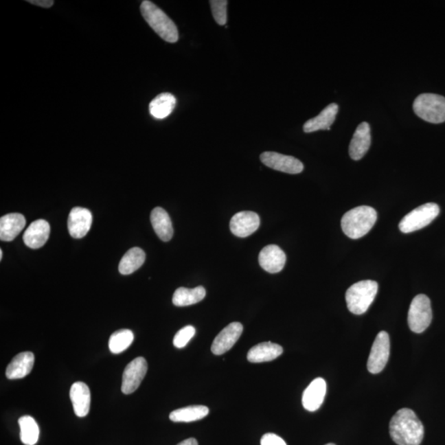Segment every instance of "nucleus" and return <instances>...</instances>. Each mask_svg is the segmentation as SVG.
<instances>
[{
	"instance_id": "obj_1",
	"label": "nucleus",
	"mask_w": 445,
	"mask_h": 445,
	"mask_svg": "<svg viewBox=\"0 0 445 445\" xmlns=\"http://www.w3.org/2000/svg\"><path fill=\"white\" fill-rule=\"evenodd\" d=\"M391 440L398 445H420L424 438V426L415 412L402 408L389 424Z\"/></svg>"
},
{
	"instance_id": "obj_2",
	"label": "nucleus",
	"mask_w": 445,
	"mask_h": 445,
	"mask_svg": "<svg viewBox=\"0 0 445 445\" xmlns=\"http://www.w3.org/2000/svg\"><path fill=\"white\" fill-rule=\"evenodd\" d=\"M377 220V212L370 206L362 205L346 212L341 218V228L352 239L364 237Z\"/></svg>"
},
{
	"instance_id": "obj_3",
	"label": "nucleus",
	"mask_w": 445,
	"mask_h": 445,
	"mask_svg": "<svg viewBox=\"0 0 445 445\" xmlns=\"http://www.w3.org/2000/svg\"><path fill=\"white\" fill-rule=\"evenodd\" d=\"M140 12L148 25L161 38L169 43H175L179 38L176 24L155 3L144 0L140 5Z\"/></svg>"
},
{
	"instance_id": "obj_4",
	"label": "nucleus",
	"mask_w": 445,
	"mask_h": 445,
	"mask_svg": "<svg viewBox=\"0 0 445 445\" xmlns=\"http://www.w3.org/2000/svg\"><path fill=\"white\" fill-rule=\"evenodd\" d=\"M378 288V283L369 279L362 280L350 286L345 293L350 312L356 315H364L374 302Z\"/></svg>"
},
{
	"instance_id": "obj_5",
	"label": "nucleus",
	"mask_w": 445,
	"mask_h": 445,
	"mask_svg": "<svg viewBox=\"0 0 445 445\" xmlns=\"http://www.w3.org/2000/svg\"><path fill=\"white\" fill-rule=\"evenodd\" d=\"M414 113L420 118L432 124L445 122V98L438 94L419 95L413 102Z\"/></svg>"
},
{
	"instance_id": "obj_6",
	"label": "nucleus",
	"mask_w": 445,
	"mask_h": 445,
	"mask_svg": "<svg viewBox=\"0 0 445 445\" xmlns=\"http://www.w3.org/2000/svg\"><path fill=\"white\" fill-rule=\"evenodd\" d=\"M440 206L435 203H426L408 213L399 224L403 233L415 232L424 228L439 216Z\"/></svg>"
},
{
	"instance_id": "obj_7",
	"label": "nucleus",
	"mask_w": 445,
	"mask_h": 445,
	"mask_svg": "<svg viewBox=\"0 0 445 445\" xmlns=\"http://www.w3.org/2000/svg\"><path fill=\"white\" fill-rule=\"evenodd\" d=\"M432 317L431 299L424 295H416L408 312V325L411 331L415 333L426 331L431 323Z\"/></svg>"
},
{
	"instance_id": "obj_8",
	"label": "nucleus",
	"mask_w": 445,
	"mask_h": 445,
	"mask_svg": "<svg viewBox=\"0 0 445 445\" xmlns=\"http://www.w3.org/2000/svg\"><path fill=\"white\" fill-rule=\"evenodd\" d=\"M390 354V340L389 334L383 331L378 334L374 341L372 348L367 363V368L371 374L380 373L385 368Z\"/></svg>"
},
{
	"instance_id": "obj_9",
	"label": "nucleus",
	"mask_w": 445,
	"mask_h": 445,
	"mask_svg": "<svg viewBox=\"0 0 445 445\" xmlns=\"http://www.w3.org/2000/svg\"><path fill=\"white\" fill-rule=\"evenodd\" d=\"M148 364L143 357L135 358L126 367L122 376V391L124 394L133 393L147 374Z\"/></svg>"
},
{
	"instance_id": "obj_10",
	"label": "nucleus",
	"mask_w": 445,
	"mask_h": 445,
	"mask_svg": "<svg viewBox=\"0 0 445 445\" xmlns=\"http://www.w3.org/2000/svg\"><path fill=\"white\" fill-rule=\"evenodd\" d=\"M260 159L266 167L288 174H298L304 170V164L300 160L279 152H264L260 156Z\"/></svg>"
},
{
	"instance_id": "obj_11",
	"label": "nucleus",
	"mask_w": 445,
	"mask_h": 445,
	"mask_svg": "<svg viewBox=\"0 0 445 445\" xmlns=\"http://www.w3.org/2000/svg\"><path fill=\"white\" fill-rule=\"evenodd\" d=\"M243 331L242 325L238 321L230 323L218 334L212 345V352L216 356L229 352L240 338Z\"/></svg>"
},
{
	"instance_id": "obj_12",
	"label": "nucleus",
	"mask_w": 445,
	"mask_h": 445,
	"mask_svg": "<svg viewBox=\"0 0 445 445\" xmlns=\"http://www.w3.org/2000/svg\"><path fill=\"white\" fill-rule=\"evenodd\" d=\"M260 218L253 212H242L234 214L230 221V230L235 236L246 238L258 230Z\"/></svg>"
},
{
	"instance_id": "obj_13",
	"label": "nucleus",
	"mask_w": 445,
	"mask_h": 445,
	"mask_svg": "<svg viewBox=\"0 0 445 445\" xmlns=\"http://www.w3.org/2000/svg\"><path fill=\"white\" fill-rule=\"evenodd\" d=\"M93 216L90 210L82 207H74L68 218L69 233L74 238L86 236L92 225Z\"/></svg>"
},
{
	"instance_id": "obj_14",
	"label": "nucleus",
	"mask_w": 445,
	"mask_h": 445,
	"mask_svg": "<svg viewBox=\"0 0 445 445\" xmlns=\"http://www.w3.org/2000/svg\"><path fill=\"white\" fill-rule=\"evenodd\" d=\"M286 262V255L277 245H268L259 254L260 266L271 274L282 271Z\"/></svg>"
},
{
	"instance_id": "obj_15",
	"label": "nucleus",
	"mask_w": 445,
	"mask_h": 445,
	"mask_svg": "<svg viewBox=\"0 0 445 445\" xmlns=\"http://www.w3.org/2000/svg\"><path fill=\"white\" fill-rule=\"evenodd\" d=\"M51 227L49 223L44 220H37L32 222L23 233V242L32 249H38L47 242Z\"/></svg>"
},
{
	"instance_id": "obj_16",
	"label": "nucleus",
	"mask_w": 445,
	"mask_h": 445,
	"mask_svg": "<svg viewBox=\"0 0 445 445\" xmlns=\"http://www.w3.org/2000/svg\"><path fill=\"white\" fill-rule=\"evenodd\" d=\"M371 144L370 126L367 122L358 126L349 146V155L353 160H360L369 151Z\"/></svg>"
},
{
	"instance_id": "obj_17",
	"label": "nucleus",
	"mask_w": 445,
	"mask_h": 445,
	"mask_svg": "<svg viewBox=\"0 0 445 445\" xmlns=\"http://www.w3.org/2000/svg\"><path fill=\"white\" fill-rule=\"evenodd\" d=\"M327 383L323 378H317L304 390L302 398L303 406L308 411H315L319 409L323 403Z\"/></svg>"
},
{
	"instance_id": "obj_18",
	"label": "nucleus",
	"mask_w": 445,
	"mask_h": 445,
	"mask_svg": "<svg viewBox=\"0 0 445 445\" xmlns=\"http://www.w3.org/2000/svg\"><path fill=\"white\" fill-rule=\"evenodd\" d=\"M70 399L74 413L78 418H84L90 411L91 393L89 387L82 382L74 383L70 389Z\"/></svg>"
},
{
	"instance_id": "obj_19",
	"label": "nucleus",
	"mask_w": 445,
	"mask_h": 445,
	"mask_svg": "<svg viewBox=\"0 0 445 445\" xmlns=\"http://www.w3.org/2000/svg\"><path fill=\"white\" fill-rule=\"evenodd\" d=\"M26 225V218L22 214H8L0 218V239L11 242L22 232Z\"/></svg>"
},
{
	"instance_id": "obj_20",
	"label": "nucleus",
	"mask_w": 445,
	"mask_h": 445,
	"mask_svg": "<svg viewBox=\"0 0 445 445\" xmlns=\"http://www.w3.org/2000/svg\"><path fill=\"white\" fill-rule=\"evenodd\" d=\"M34 354L30 352H22L12 358L6 369L8 379H19L26 377L31 373L34 365Z\"/></svg>"
},
{
	"instance_id": "obj_21",
	"label": "nucleus",
	"mask_w": 445,
	"mask_h": 445,
	"mask_svg": "<svg viewBox=\"0 0 445 445\" xmlns=\"http://www.w3.org/2000/svg\"><path fill=\"white\" fill-rule=\"evenodd\" d=\"M339 106L336 103L325 107L319 115L305 122L304 131L305 133H312L317 130H330V127L335 122Z\"/></svg>"
},
{
	"instance_id": "obj_22",
	"label": "nucleus",
	"mask_w": 445,
	"mask_h": 445,
	"mask_svg": "<svg viewBox=\"0 0 445 445\" xmlns=\"http://www.w3.org/2000/svg\"><path fill=\"white\" fill-rule=\"evenodd\" d=\"M282 346L268 341L253 346L247 353V357L251 363L269 362L282 356Z\"/></svg>"
},
{
	"instance_id": "obj_23",
	"label": "nucleus",
	"mask_w": 445,
	"mask_h": 445,
	"mask_svg": "<svg viewBox=\"0 0 445 445\" xmlns=\"http://www.w3.org/2000/svg\"><path fill=\"white\" fill-rule=\"evenodd\" d=\"M150 220L155 232L161 240L168 242L173 236V227L170 217L163 208L156 207L152 210Z\"/></svg>"
},
{
	"instance_id": "obj_24",
	"label": "nucleus",
	"mask_w": 445,
	"mask_h": 445,
	"mask_svg": "<svg viewBox=\"0 0 445 445\" xmlns=\"http://www.w3.org/2000/svg\"><path fill=\"white\" fill-rule=\"evenodd\" d=\"M206 292L204 287L198 286L194 288L180 287L172 296V303L176 307L190 306L204 299Z\"/></svg>"
},
{
	"instance_id": "obj_25",
	"label": "nucleus",
	"mask_w": 445,
	"mask_h": 445,
	"mask_svg": "<svg viewBox=\"0 0 445 445\" xmlns=\"http://www.w3.org/2000/svg\"><path fill=\"white\" fill-rule=\"evenodd\" d=\"M209 412V408L205 406H189L173 411L169 418L173 422H192L205 418Z\"/></svg>"
},
{
	"instance_id": "obj_26",
	"label": "nucleus",
	"mask_w": 445,
	"mask_h": 445,
	"mask_svg": "<svg viewBox=\"0 0 445 445\" xmlns=\"http://www.w3.org/2000/svg\"><path fill=\"white\" fill-rule=\"evenodd\" d=\"M146 261V253L139 247H133L124 255L119 264V271L122 275H130L141 267Z\"/></svg>"
},
{
	"instance_id": "obj_27",
	"label": "nucleus",
	"mask_w": 445,
	"mask_h": 445,
	"mask_svg": "<svg viewBox=\"0 0 445 445\" xmlns=\"http://www.w3.org/2000/svg\"><path fill=\"white\" fill-rule=\"evenodd\" d=\"M176 102V98L172 94L161 93L150 102V113L157 119L167 117L174 109Z\"/></svg>"
},
{
	"instance_id": "obj_28",
	"label": "nucleus",
	"mask_w": 445,
	"mask_h": 445,
	"mask_svg": "<svg viewBox=\"0 0 445 445\" xmlns=\"http://www.w3.org/2000/svg\"><path fill=\"white\" fill-rule=\"evenodd\" d=\"M20 426V438L23 444L35 445L39 438V427L34 418L30 415H24L19 420Z\"/></svg>"
},
{
	"instance_id": "obj_29",
	"label": "nucleus",
	"mask_w": 445,
	"mask_h": 445,
	"mask_svg": "<svg viewBox=\"0 0 445 445\" xmlns=\"http://www.w3.org/2000/svg\"><path fill=\"white\" fill-rule=\"evenodd\" d=\"M134 341V333L129 329H121L111 336L109 349L113 354H121L130 347Z\"/></svg>"
},
{
	"instance_id": "obj_30",
	"label": "nucleus",
	"mask_w": 445,
	"mask_h": 445,
	"mask_svg": "<svg viewBox=\"0 0 445 445\" xmlns=\"http://www.w3.org/2000/svg\"><path fill=\"white\" fill-rule=\"evenodd\" d=\"M209 3L210 7H212L214 19L220 26L225 25L227 23L228 1H226V0H210Z\"/></svg>"
},
{
	"instance_id": "obj_31",
	"label": "nucleus",
	"mask_w": 445,
	"mask_h": 445,
	"mask_svg": "<svg viewBox=\"0 0 445 445\" xmlns=\"http://www.w3.org/2000/svg\"><path fill=\"white\" fill-rule=\"evenodd\" d=\"M195 328L192 327V326H187V327L181 328L176 332L174 338H173V345L179 349L184 348L192 338L195 336Z\"/></svg>"
},
{
	"instance_id": "obj_32",
	"label": "nucleus",
	"mask_w": 445,
	"mask_h": 445,
	"mask_svg": "<svg viewBox=\"0 0 445 445\" xmlns=\"http://www.w3.org/2000/svg\"><path fill=\"white\" fill-rule=\"evenodd\" d=\"M261 445H287L282 438L272 433H267L261 439Z\"/></svg>"
},
{
	"instance_id": "obj_33",
	"label": "nucleus",
	"mask_w": 445,
	"mask_h": 445,
	"mask_svg": "<svg viewBox=\"0 0 445 445\" xmlns=\"http://www.w3.org/2000/svg\"><path fill=\"white\" fill-rule=\"evenodd\" d=\"M28 3L33 4V5L39 6L41 8H48L53 6V0H27Z\"/></svg>"
},
{
	"instance_id": "obj_34",
	"label": "nucleus",
	"mask_w": 445,
	"mask_h": 445,
	"mask_svg": "<svg viewBox=\"0 0 445 445\" xmlns=\"http://www.w3.org/2000/svg\"><path fill=\"white\" fill-rule=\"evenodd\" d=\"M176 445H198L197 440L194 438H189L187 440H185L183 441H181V443Z\"/></svg>"
},
{
	"instance_id": "obj_35",
	"label": "nucleus",
	"mask_w": 445,
	"mask_h": 445,
	"mask_svg": "<svg viewBox=\"0 0 445 445\" xmlns=\"http://www.w3.org/2000/svg\"><path fill=\"white\" fill-rule=\"evenodd\" d=\"M2 258H3V251L1 249V250H0V259L2 260Z\"/></svg>"
},
{
	"instance_id": "obj_36",
	"label": "nucleus",
	"mask_w": 445,
	"mask_h": 445,
	"mask_svg": "<svg viewBox=\"0 0 445 445\" xmlns=\"http://www.w3.org/2000/svg\"><path fill=\"white\" fill-rule=\"evenodd\" d=\"M326 445H336V444H326Z\"/></svg>"
}]
</instances>
